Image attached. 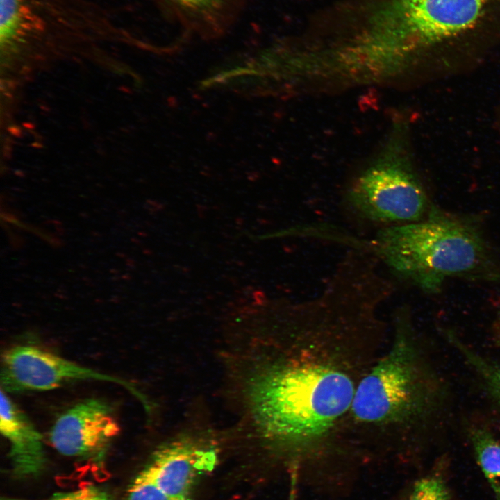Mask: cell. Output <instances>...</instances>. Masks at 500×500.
Segmentation results:
<instances>
[{
    "label": "cell",
    "mask_w": 500,
    "mask_h": 500,
    "mask_svg": "<svg viewBox=\"0 0 500 500\" xmlns=\"http://www.w3.org/2000/svg\"><path fill=\"white\" fill-rule=\"evenodd\" d=\"M308 340L250 378L246 399L262 437L296 450L322 439L349 412L361 377L339 351Z\"/></svg>",
    "instance_id": "6da1fadb"
},
{
    "label": "cell",
    "mask_w": 500,
    "mask_h": 500,
    "mask_svg": "<svg viewBox=\"0 0 500 500\" xmlns=\"http://www.w3.org/2000/svg\"><path fill=\"white\" fill-rule=\"evenodd\" d=\"M372 244L396 275L426 292L450 278L500 282V260L478 224L433 205L422 220L381 230Z\"/></svg>",
    "instance_id": "7a4b0ae2"
},
{
    "label": "cell",
    "mask_w": 500,
    "mask_h": 500,
    "mask_svg": "<svg viewBox=\"0 0 500 500\" xmlns=\"http://www.w3.org/2000/svg\"><path fill=\"white\" fill-rule=\"evenodd\" d=\"M390 349L365 372L350 415L367 428H415L440 419L447 388L422 353L406 315Z\"/></svg>",
    "instance_id": "3957f363"
},
{
    "label": "cell",
    "mask_w": 500,
    "mask_h": 500,
    "mask_svg": "<svg viewBox=\"0 0 500 500\" xmlns=\"http://www.w3.org/2000/svg\"><path fill=\"white\" fill-rule=\"evenodd\" d=\"M490 0H388L371 16L361 50L369 56H403L457 38L483 21Z\"/></svg>",
    "instance_id": "277c9868"
},
{
    "label": "cell",
    "mask_w": 500,
    "mask_h": 500,
    "mask_svg": "<svg viewBox=\"0 0 500 500\" xmlns=\"http://www.w3.org/2000/svg\"><path fill=\"white\" fill-rule=\"evenodd\" d=\"M404 147L390 140L350 185L347 204L361 217L394 226L427 215L431 206Z\"/></svg>",
    "instance_id": "5b68a950"
},
{
    "label": "cell",
    "mask_w": 500,
    "mask_h": 500,
    "mask_svg": "<svg viewBox=\"0 0 500 500\" xmlns=\"http://www.w3.org/2000/svg\"><path fill=\"white\" fill-rule=\"evenodd\" d=\"M81 381L114 383L141 398L127 381L81 365L40 347L17 344L2 354L1 388L6 393L47 391Z\"/></svg>",
    "instance_id": "8992f818"
},
{
    "label": "cell",
    "mask_w": 500,
    "mask_h": 500,
    "mask_svg": "<svg viewBox=\"0 0 500 500\" xmlns=\"http://www.w3.org/2000/svg\"><path fill=\"white\" fill-rule=\"evenodd\" d=\"M119 432L111 406L105 401L92 398L62 412L51 427L49 440L63 456L101 464Z\"/></svg>",
    "instance_id": "52a82bcc"
},
{
    "label": "cell",
    "mask_w": 500,
    "mask_h": 500,
    "mask_svg": "<svg viewBox=\"0 0 500 500\" xmlns=\"http://www.w3.org/2000/svg\"><path fill=\"white\" fill-rule=\"evenodd\" d=\"M216 460L212 447L183 438L160 447L144 469L175 500H190L198 480Z\"/></svg>",
    "instance_id": "ba28073f"
},
{
    "label": "cell",
    "mask_w": 500,
    "mask_h": 500,
    "mask_svg": "<svg viewBox=\"0 0 500 500\" xmlns=\"http://www.w3.org/2000/svg\"><path fill=\"white\" fill-rule=\"evenodd\" d=\"M163 12L184 35L212 40L224 36L247 0H159Z\"/></svg>",
    "instance_id": "9c48e42d"
},
{
    "label": "cell",
    "mask_w": 500,
    "mask_h": 500,
    "mask_svg": "<svg viewBox=\"0 0 500 500\" xmlns=\"http://www.w3.org/2000/svg\"><path fill=\"white\" fill-rule=\"evenodd\" d=\"M0 431L9 444L8 457L13 474L22 478L39 476L47 462L42 436L26 413L3 390Z\"/></svg>",
    "instance_id": "30bf717a"
},
{
    "label": "cell",
    "mask_w": 500,
    "mask_h": 500,
    "mask_svg": "<svg viewBox=\"0 0 500 500\" xmlns=\"http://www.w3.org/2000/svg\"><path fill=\"white\" fill-rule=\"evenodd\" d=\"M447 340L460 353L478 378L493 410L500 416V363L490 360L472 349L450 330H444Z\"/></svg>",
    "instance_id": "8fae6325"
},
{
    "label": "cell",
    "mask_w": 500,
    "mask_h": 500,
    "mask_svg": "<svg viewBox=\"0 0 500 500\" xmlns=\"http://www.w3.org/2000/svg\"><path fill=\"white\" fill-rule=\"evenodd\" d=\"M467 428L477 462L500 500V442L483 424L470 423Z\"/></svg>",
    "instance_id": "7c38bea8"
},
{
    "label": "cell",
    "mask_w": 500,
    "mask_h": 500,
    "mask_svg": "<svg viewBox=\"0 0 500 500\" xmlns=\"http://www.w3.org/2000/svg\"><path fill=\"white\" fill-rule=\"evenodd\" d=\"M23 0H1L0 39L9 44L17 36L23 21Z\"/></svg>",
    "instance_id": "4fadbf2b"
},
{
    "label": "cell",
    "mask_w": 500,
    "mask_h": 500,
    "mask_svg": "<svg viewBox=\"0 0 500 500\" xmlns=\"http://www.w3.org/2000/svg\"><path fill=\"white\" fill-rule=\"evenodd\" d=\"M126 500H175L143 469L128 487Z\"/></svg>",
    "instance_id": "5bb4252c"
},
{
    "label": "cell",
    "mask_w": 500,
    "mask_h": 500,
    "mask_svg": "<svg viewBox=\"0 0 500 500\" xmlns=\"http://www.w3.org/2000/svg\"><path fill=\"white\" fill-rule=\"evenodd\" d=\"M410 500H450L443 481L436 476L419 480L414 485Z\"/></svg>",
    "instance_id": "9a60e30c"
},
{
    "label": "cell",
    "mask_w": 500,
    "mask_h": 500,
    "mask_svg": "<svg viewBox=\"0 0 500 500\" xmlns=\"http://www.w3.org/2000/svg\"><path fill=\"white\" fill-rule=\"evenodd\" d=\"M1 500H33L14 497H2ZM35 500V499H34ZM40 500H112L110 494L100 487L88 485L67 492H60Z\"/></svg>",
    "instance_id": "2e32d148"
},
{
    "label": "cell",
    "mask_w": 500,
    "mask_h": 500,
    "mask_svg": "<svg viewBox=\"0 0 500 500\" xmlns=\"http://www.w3.org/2000/svg\"><path fill=\"white\" fill-rule=\"evenodd\" d=\"M492 337L494 344L500 347V308L493 322Z\"/></svg>",
    "instance_id": "e0dca14e"
}]
</instances>
